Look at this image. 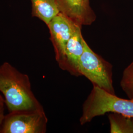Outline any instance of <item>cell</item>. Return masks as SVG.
<instances>
[{
	"label": "cell",
	"mask_w": 133,
	"mask_h": 133,
	"mask_svg": "<svg viewBox=\"0 0 133 133\" xmlns=\"http://www.w3.org/2000/svg\"><path fill=\"white\" fill-rule=\"evenodd\" d=\"M78 70L96 86L112 94H115L112 81V66L110 63L94 52L85 41L81 57Z\"/></svg>",
	"instance_id": "3"
},
{
	"label": "cell",
	"mask_w": 133,
	"mask_h": 133,
	"mask_svg": "<svg viewBox=\"0 0 133 133\" xmlns=\"http://www.w3.org/2000/svg\"><path fill=\"white\" fill-rule=\"evenodd\" d=\"M56 2L60 12L81 27L91 25L96 20L89 0H56Z\"/></svg>",
	"instance_id": "7"
},
{
	"label": "cell",
	"mask_w": 133,
	"mask_h": 133,
	"mask_svg": "<svg viewBox=\"0 0 133 133\" xmlns=\"http://www.w3.org/2000/svg\"><path fill=\"white\" fill-rule=\"evenodd\" d=\"M111 133H133V117L110 113L108 115Z\"/></svg>",
	"instance_id": "9"
},
{
	"label": "cell",
	"mask_w": 133,
	"mask_h": 133,
	"mask_svg": "<svg viewBox=\"0 0 133 133\" xmlns=\"http://www.w3.org/2000/svg\"><path fill=\"white\" fill-rule=\"evenodd\" d=\"M107 113H115L133 117V99L118 97L94 86L82 105L79 119L81 125L90 122L97 116Z\"/></svg>",
	"instance_id": "2"
},
{
	"label": "cell",
	"mask_w": 133,
	"mask_h": 133,
	"mask_svg": "<svg viewBox=\"0 0 133 133\" xmlns=\"http://www.w3.org/2000/svg\"><path fill=\"white\" fill-rule=\"evenodd\" d=\"M120 86L129 99H133V61L124 70Z\"/></svg>",
	"instance_id": "10"
},
{
	"label": "cell",
	"mask_w": 133,
	"mask_h": 133,
	"mask_svg": "<svg viewBox=\"0 0 133 133\" xmlns=\"http://www.w3.org/2000/svg\"><path fill=\"white\" fill-rule=\"evenodd\" d=\"M77 25L65 15L59 13L48 24L56 61H60L64 54L66 44Z\"/></svg>",
	"instance_id": "5"
},
{
	"label": "cell",
	"mask_w": 133,
	"mask_h": 133,
	"mask_svg": "<svg viewBox=\"0 0 133 133\" xmlns=\"http://www.w3.org/2000/svg\"><path fill=\"white\" fill-rule=\"evenodd\" d=\"M0 91L9 112L43 109L34 94L28 76L9 62L0 65Z\"/></svg>",
	"instance_id": "1"
},
{
	"label": "cell",
	"mask_w": 133,
	"mask_h": 133,
	"mask_svg": "<svg viewBox=\"0 0 133 133\" xmlns=\"http://www.w3.org/2000/svg\"><path fill=\"white\" fill-rule=\"evenodd\" d=\"M5 99L2 96L0 95V127L5 119Z\"/></svg>",
	"instance_id": "11"
},
{
	"label": "cell",
	"mask_w": 133,
	"mask_h": 133,
	"mask_svg": "<svg viewBox=\"0 0 133 133\" xmlns=\"http://www.w3.org/2000/svg\"><path fill=\"white\" fill-rule=\"evenodd\" d=\"M81 27L77 25L71 37L66 44L64 54L58 63L59 67L68 71L74 76H81L78 66L81 56L84 51V39L81 32Z\"/></svg>",
	"instance_id": "6"
},
{
	"label": "cell",
	"mask_w": 133,
	"mask_h": 133,
	"mask_svg": "<svg viewBox=\"0 0 133 133\" xmlns=\"http://www.w3.org/2000/svg\"><path fill=\"white\" fill-rule=\"evenodd\" d=\"M48 119L43 109L9 112L0 129L2 133H44Z\"/></svg>",
	"instance_id": "4"
},
{
	"label": "cell",
	"mask_w": 133,
	"mask_h": 133,
	"mask_svg": "<svg viewBox=\"0 0 133 133\" xmlns=\"http://www.w3.org/2000/svg\"><path fill=\"white\" fill-rule=\"evenodd\" d=\"M32 15L48 25L60 11L56 0H31Z\"/></svg>",
	"instance_id": "8"
}]
</instances>
